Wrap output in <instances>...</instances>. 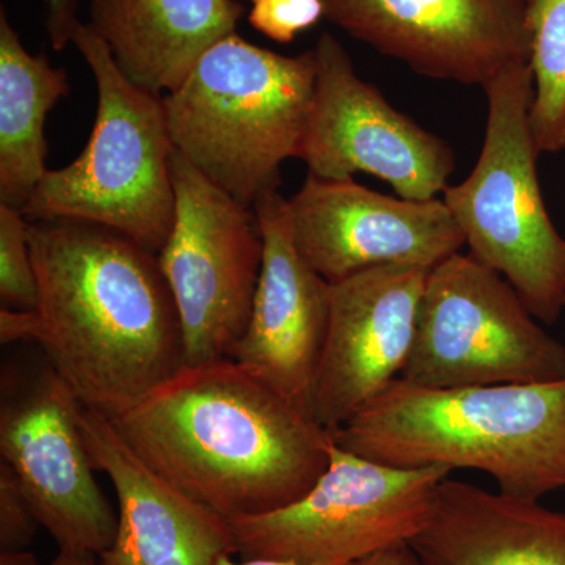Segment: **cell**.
<instances>
[{"instance_id":"cell-15","label":"cell","mask_w":565,"mask_h":565,"mask_svg":"<svg viewBox=\"0 0 565 565\" xmlns=\"http://www.w3.org/2000/svg\"><path fill=\"white\" fill-rule=\"evenodd\" d=\"M264 241L262 277L247 329L230 359L313 416V396L329 332L332 282L292 241L288 200L278 191L253 204Z\"/></svg>"},{"instance_id":"cell-19","label":"cell","mask_w":565,"mask_h":565,"mask_svg":"<svg viewBox=\"0 0 565 565\" xmlns=\"http://www.w3.org/2000/svg\"><path fill=\"white\" fill-rule=\"evenodd\" d=\"M70 93L68 74L32 55L0 10V204L24 210L46 174L47 114Z\"/></svg>"},{"instance_id":"cell-16","label":"cell","mask_w":565,"mask_h":565,"mask_svg":"<svg viewBox=\"0 0 565 565\" xmlns=\"http://www.w3.org/2000/svg\"><path fill=\"white\" fill-rule=\"evenodd\" d=\"M92 462L114 484L120 504L118 533L98 565H215L236 555L228 520L159 478L106 416L79 408Z\"/></svg>"},{"instance_id":"cell-10","label":"cell","mask_w":565,"mask_h":565,"mask_svg":"<svg viewBox=\"0 0 565 565\" xmlns=\"http://www.w3.org/2000/svg\"><path fill=\"white\" fill-rule=\"evenodd\" d=\"M74 394L50 362L2 375L0 452L58 548L103 555L118 515L93 471Z\"/></svg>"},{"instance_id":"cell-9","label":"cell","mask_w":565,"mask_h":565,"mask_svg":"<svg viewBox=\"0 0 565 565\" xmlns=\"http://www.w3.org/2000/svg\"><path fill=\"white\" fill-rule=\"evenodd\" d=\"M177 217L158 255L182 332L184 366L230 359L250 319L264 241L255 211L172 154Z\"/></svg>"},{"instance_id":"cell-11","label":"cell","mask_w":565,"mask_h":565,"mask_svg":"<svg viewBox=\"0 0 565 565\" xmlns=\"http://www.w3.org/2000/svg\"><path fill=\"white\" fill-rule=\"evenodd\" d=\"M316 87L299 159L323 180L367 173L388 182L405 200L438 199L455 172L448 141L394 109L356 76L349 52L332 33L315 46Z\"/></svg>"},{"instance_id":"cell-24","label":"cell","mask_w":565,"mask_h":565,"mask_svg":"<svg viewBox=\"0 0 565 565\" xmlns=\"http://www.w3.org/2000/svg\"><path fill=\"white\" fill-rule=\"evenodd\" d=\"M44 25L52 47L55 51L65 50L71 43L74 29L81 22L76 17L77 0H44Z\"/></svg>"},{"instance_id":"cell-25","label":"cell","mask_w":565,"mask_h":565,"mask_svg":"<svg viewBox=\"0 0 565 565\" xmlns=\"http://www.w3.org/2000/svg\"><path fill=\"white\" fill-rule=\"evenodd\" d=\"M41 319L36 311L14 310L2 307L0 310V341L2 344L33 341L40 343Z\"/></svg>"},{"instance_id":"cell-12","label":"cell","mask_w":565,"mask_h":565,"mask_svg":"<svg viewBox=\"0 0 565 565\" xmlns=\"http://www.w3.org/2000/svg\"><path fill=\"white\" fill-rule=\"evenodd\" d=\"M352 39L419 76L484 88L531 58L526 0H322Z\"/></svg>"},{"instance_id":"cell-26","label":"cell","mask_w":565,"mask_h":565,"mask_svg":"<svg viewBox=\"0 0 565 565\" xmlns=\"http://www.w3.org/2000/svg\"><path fill=\"white\" fill-rule=\"evenodd\" d=\"M349 565H423L411 544H401L381 550Z\"/></svg>"},{"instance_id":"cell-21","label":"cell","mask_w":565,"mask_h":565,"mask_svg":"<svg viewBox=\"0 0 565 565\" xmlns=\"http://www.w3.org/2000/svg\"><path fill=\"white\" fill-rule=\"evenodd\" d=\"M0 299L14 310L35 311L39 302L29 221L7 204H0Z\"/></svg>"},{"instance_id":"cell-7","label":"cell","mask_w":565,"mask_h":565,"mask_svg":"<svg viewBox=\"0 0 565 565\" xmlns=\"http://www.w3.org/2000/svg\"><path fill=\"white\" fill-rule=\"evenodd\" d=\"M448 468H397L337 444L329 467L296 503L230 520L236 555L297 565H349L411 544L426 525Z\"/></svg>"},{"instance_id":"cell-22","label":"cell","mask_w":565,"mask_h":565,"mask_svg":"<svg viewBox=\"0 0 565 565\" xmlns=\"http://www.w3.org/2000/svg\"><path fill=\"white\" fill-rule=\"evenodd\" d=\"M248 22L256 32L289 44L300 32L315 28L326 18L322 0H250Z\"/></svg>"},{"instance_id":"cell-6","label":"cell","mask_w":565,"mask_h":565,"mask_svg":"<svg viewBox=\"0 0 565 565\" xmlns=\"http://www.w3.org/2000/svg\"><path fill=\"white\" fill-rule=\"evenodd\" d=\"M484 92L489 110L478 163L441 199L468 253L503 275L537 321L553 323L565 310V237L550 218L539 184L530 63L504 71Z\"/></svg>"},{"instance_id":"cell-29","label":"cell","mask_w":565,"mask_h":565,"mask_svg":"<svg viewBox=\"0 0 565 565\" xmlns=\"http://www.w3.org/2000/svg\"><path fill=\"white\" fill-rule=\"evenodd\" d=\"M233 555L222 556L215 565H297L288 563V561L277 559H263V557H256V559H244L243 563H236L233 561Z\"/></svg>"},{"instance_id":"cell-14","label":"cell","mask_w":565,"mask_h":565,"mask_svg":"<svg viewBox=\"0 0 565 565\" xmlns=\"http://www.w3.org/2000/svg\"><path fill=\"white\" fill-rule=\"evenodd\" d=\"M433 269L388 266L332 285L313 418L333 433L401 377Z\"/></svg>"},{"instance_id":"cell-1","label":"cell","mask_w":565,"mask_h":565,"mask_svg":"<svg viewBox=\"0 0 565 565\" xmlns=\"http://www.w3.org/2000/svg\"><path fill=\"white\" fill-rule=\"evenodd\" d=\"M110 422L159 478L228 522L296 503L333 445L313 416L233 359L182 366Z\"/></svg>"},{"instance_id":"cell-2","label":"cell","mask_w":565,"mask_h":565,"mask_svg":"<svg viewBox=\"0 0 565 565\" xmlns=\"http://www.w3.org/2000/svg\"><path fill=\"white\" fill-rule=\"evenodd\" d=\"M40 345L87 411L117 418L184 366L158 255L96 223L29 222Z\"/></svg>"},{"instance_id":"cell-27","label":"cell","mask_w":565,"mask_h":565,"mask_svg":"<svg viewBox=\"0 0 565 565\" xmlns=\"http://www.w3.org/2000/svg\"><path fill=\"white\" fill-rule=\"evenodd\" d=\"M51 565H98V556L92 555V553L61 550Z\"/></svg>"},{"instance_id":"cell-18","label":"cell","mask_w":565,"mask_h":565,"mask_svg":"<svg viewBox=\"0 0 565 565\" xmlns=\"http://www.w3.org/2000/svg\"><path fill=\"white\" fill-rule=\"evenodd\" d=\"M244 11L237 0H90L88 25L129 81L162 95L236 32Z\"/></svg>"},{"instance_id":"cell-23","label":"cell","mask_w":565,"mask_h":565,"mask_svg":"<svg viewBox=\"0 0 565 565\" xmlns=\"http://www.w3.org/2000/svg\"><path fill=\"white\" fill-rule=\"evenodd\" d=\"M41 526L13 471L6 462L0 465V548L2 552L25 550L32 544Z\"/></svg>"},{"instance_id":"cell-5","label":"cell","mask_w":565,"mask_h":565,"mask_svg":"<svg viewBox=\"0 0 565 565\" xmlns=\"http://www.w3.org/2000/svg\"><path fill=\"white\" fill-rule=\"evenodd\" d=\"M71 43L95 77V126L76 161L47 170L22 214L96 223L159 255L177 217L163 96L129 81L90 25L79 22Z\"/></svg>"},{"instance_id":"cell-20","label":"cell","mask_w":565,"mask_h":565,"mask_svg":"<svg viewBox=\"0 0 565 565\" xmlns=\"http://www.w3.org/2000/svg\"><path fill=\"white\" fill-rule=\"evenodd\" d=\"M534 98L531 129L539 152L565 151V0H526Z\"/></svg>"},{"instance_id":"cell-8","label":"cell","mask_w":565,"mask_h":565,"mask_svg":"<svg viewBox=\"0 0 565 565\" xmlns=\"http://www.w3.org/2000/svg\"><path fill=\"white\" fill-rule=\"evenodd\" d=\"M399 379L424 388L563 381L565 345L503 275L459 252L427 277Z\"/></svg>"},{"instance_id":"cell-17","label":"cell","mask_w":565,"mask_h":565,"mask_svg":"<svg viewBox=\"0 0 565 565\" xmlns=\"http://www.w3.org/2000/svg\"><path fill=\"white\" fill-rule=\"evenodd\" d=\"M411 545L423 565H565V512L448 476Z\"/></svg>"},{"instance_id":"cell-3","label":"cell","mask_w":565,"mask_h":565,"mask_svg":"<svg viewBox=\"0 0 565 565\" xmlns=\"http://www.w3.org/2000/svg\"><path fill=\"white\" fill-rule=\"evenodd\" d=\"M332 437L374 462L478 470L498 492L541 501L565 489V379L460 388L396 379Z\"/></svg>"},{"instance_id":"cell-28","label":"cell","mask_w":565,"mask_h":565,"mask_svg":"<svg viewBox=\"0 0 565 565\" xmlns=\"http://www.w3.org/2000/svg\"><path fill=\"white\" fill-rule=\"evenodd\" d=\"M0 565H41L36 556L25 550L0 553Z\"/></svg>"},{"instance_id":"cell-13","label":"cell","mask_w":565,"mask_h":565,"mask_svg":"<svg viewBox=\"0 0 565 565\" xmlns=\"http://www.w3.org/2000/svg\"><path fill=\"white\" fill-rule=\"evenodd\" d=\"M288 212L297 250L332 285L377 267L434 269L465 247L441 196L416 202L382 195L353 178L308 173Z\"/></svg>"},{"instance_id":"cell-4","label":"cell","mask_w":565,"mask_h":565,"mask_svg":"<svg viewBox=\"0 0 565 565\" xmlns=\"http://www.w3.org/2000/svg\"><path fill=\"white\" fill-rule=\"evenodd\" d=\"M316 71L315 47L289 57L236 32L225 36L163 96L173 147L253 210L264 193L278 191L281 163L299 158Z\"/></svg>"}]
</instances>
